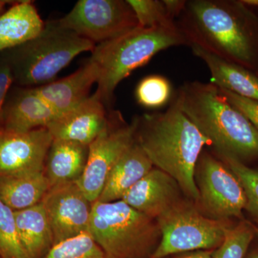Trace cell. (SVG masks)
I'll return each mask as SVG.
<instances>
[{
	"instance_id": "14",
	"label": "cell",
	"mask_w": 258,
	"mask_h": 258,
	"mask_svg": "<svg viewBox=\"0 0 258 258\" xmlns=\"http://www.w3.org/2000/svg\"><path fill=\"white\" fill-rule=\"evenodd\" d=\"M184 197L175 179L154 167L121 200L137 211L157 220Z\"/></svg>"
},
{
	"instance_id": "31",
	"label": "cell",
	"mask_w": 258,
	"mask_h": 258,
	"mask_svg": "<svg viewBox=\"0 0 258 258\" xmlns=\"http://www.w3.org/2000/svg\"><path fill=\"white\" fill-rule=\"evenodd\" d=\"M169 15L175 20L184 10L186 1L183 0H163Z\"/></svg>"
},
{
	"instance_id": "25",
	"label": "cell",
	"mask_w": 258,
	"mask_h": 258,
	"mask_svg": "<svg viewBox=\"0 0 258 258\" xmlns=\"http://www.w3.org/2000/svg\"><path fill=\"white\" fill-rule=\"evenodd\" d=\"M44 258H107L89 232L55 244Z\"/></svg>"
},
{
	"instance_id": "4",
	"label": "cell",
	"mask_w": 258,
	"mask_h": 258,
	"mask_svg": "<svg viewBox=\"0 0 258 258\" xmlns=\"http://www.w3.org/2000/svg\"><path fill=\"white\" fill-rule=\"evenodd\" d=\"M182 45L189 42L179 28L140 26L98 44L90 57L99 71L96 92L108 107L117 86L134 70L147 64L160 51Z\"/></svg>"
},
{
	"instance_id": "38",
	"label": "cell",
	"mask_w": 258,
	"mask_h": 258,
	"mask_svg": "<svg viewBox=\"0 0 258 258\" xmlns=\"http://www.w3.org/2000/svg\"><path fill=\"white\" fill-rule=\"evenodd\" d=\"M164 258H172V256H171V257H164Z\"/></svg>"
},
{
	"instance_id": "10",
	"label": "cell",
	"mask_w": 258,
	"mask_h": 258,
	"mask_svg": "<svg viewBox=\"0 0 258 258\" xmlns=\"http://www.w3.org/2000/svg\"><path fill=\"white\" fill-rule=\"evenodd\" d=\"M120 114L109 117L106 128L88 146L86 167L77 183L91 203L98 200L116 163L135 142L137 117L130 124L122 123Z\"/></svg>"
},
{
	"instance_id": "6",
	"label": "cell",
	"mask_w": 258,
	"mask_h": 258,
	"mask_svg": "<svg viewBox=\"0 0 258 258\" xmlns=\"http://www.w3.org/2000/svg\"><path fill=\"white\" fill-rule=\"evenodd\" d=\"M88 232L107 258H151L161 238L157 220L122 200L93 203Z\"/></svg>"
},
{
	"instance_id": "15",
	"label": "cell",
	"mask_w": 258,
	"mask_h": 258,
	"mask_svg": "<svg viewBox=\"0 0 258 258\" xmlns=\"http://www.w3.org/2000/svg\"><path fill=\"white\" fill-rule=\"evenodd\" d=\"M59 116L35 88H18L8 94L2 113L0 129L24 133L47 128Z\"/></svg>"
},
{
	"instance_id": "11",
	"label": "cell",
	"mask_w": 258,
	"mask_h": 258,
	"mask_svg": "<svg viewBox=\"0 0 258 258\" xmlns=\"http://www.w3.org/2000/svg\"><path fill=\"white\" fill-rule=\"evenodd\" d=\"M41 203L52 230L54 245L88 232L93 203L77 181L51 186Z\"/></svg>"
},
{
	"instance_id": "18",
	"label": "cell",
	"mask_w": 258,
	"mask_h": 258,
	"mask_svg": "<svg viewBox=\"0 0 258 258\" xmlns=\"http://www.w3.org/2000/svg\"><path fill=\"white\" fill-rule=\"evenodd\" d=\"M190 46L194 55L208 66L211 74L212 84L258 102V77L255 73L239 64L223 60L197 45Z\"/></svg>"
},
{
	"instance_id": "27",
	"label": "cell",
	"mask_w": 258,
	"mask_h": 258,
	"mask_svg": "<svg viewBox=\"0 0 258 258\" xmlns=\"http://www.w3.org/2000/svg\"><path fill=\"white\" fill-rule=\"evenodd\" d=\"M220 159L228 166L240 181L247 199L244 210L258 223V169L249 167L244 163L232 158Z\"/></svg>"
},
{
	"instance_id": "16",
	"label": "cell",
	"mask_w": 258,
	"mask_h": 258,
	"mask_svg": "<svg viewBox=\"0 0 258 258\" xmlns=\"http://www.w3.org/2000/svg\"><path fill=\"white\" fill-rule=\"evenodd\" d=\"M98 66L89 58L74 74L35 89L52 109L61 115L87 100L91 96V87L98 83Z\"/></svg>"
},
{
	"instance_id": "3",
	"label": "cell",
	"mask_w": 258,
	"mask_h": 258,
	"mask_svg": "<svg viewBox=\"0 0 258 258\" xmlns=\"http://www.w3.org/2000/svg\"><path fill=\"white\" fill-rule=\"evenodd\" d=\"M210 142L219 159L244 163L258 158V130L210 83H184L175 100Z\"/></svg>"
},
{
	"instance_id": "1",
	"label": "cell",
	"mask_w": 258,
	"mask_h": 258,
	"mask_svg": "<svg viewBox=\"0 0 258 258\" xmlns=\"http://www.w3.org/2000/svg\"><path fill=\"white\" fill-rule=\"evenodd\" d=\"M179 18L189 45L258 71V15L240 0L186 1Z\"/></svg>"
},
{
	"instance_id": "22",
	"label": "cell",
	"mask_w": 258,
	"mask_h": 258,
	"mask_svg": "<svg viewBox=\"0 0 258 258\" xmlns=\"http://www.w3.org/2000/svg\"><path fill=\"white\" fill-rule=\"evenodd\" d=\"M50 185L45 171L0 177V199L14 211L41 203Z\"/></svg>"
},
{
	"instance_id": "7",
	"label": "cell",
	"mask_w": 258,
	"mask_h": 258,
	"mask_svg": "<svg viewBox=\"0 0 258 258\" xmlns=\"http://www.w3.org/2000/svg\"><path fill=\"white\" fill-rule=\"evenodd\" d=\"M160 243L151 258L171 257L197 250H214L221 245L232 220L204 216L195 203L184 197L157 219Z\"/></svg>"
},
{
	"instance_id": "26",
	"label": "cell",
	"mask_w": 258,
	"mask_h": 258,
	"mask_svg": "<svg viewBox=\"0 0 258 258\" xmlns=\"http://www.w3.org/2000/svg\"><path fill=\"white\" fill-rule=\"evenodd\" d=\"M142 28H178L163 0H127Z\"/></svg>"
},
{
	"instance_id": "32",
	"label": "cell",
	"mask_w": 258,
	"mask_h": 258,
	"mask_svg": "<svg viewBox=\"0 0 258 258\" xmlns=\"http://www.w3.org/2000/svg\"><path fill=\"white\" fill-rule=\"evenodd\" d=\"M213 250H197L176 254L173 258H214L212 256Z\"/></svg>"
},
{
	"instance_id": "21",
	"label": "cell",
	"mask_w": 258,
	"mask_h": 258,
	"mask_svg": "<svg viewBox=\"0 0 258 258\" xmlns=\"http://www.w3.org/2000/svg\"><path fill=\"white\" fill-rule=\"evenodd\" d=\"M19 237L30 258H44L53 247L52 230L42 203L15 211Z\"/></svg>"
},
{
	"instance_id": "20",
	"label": "cell",
	"mask_w": 258,
	"mask_h": 258,
	"mask_svg": "<svg viewBox=\"0 0 258 258\" xmlns=\"http://www.w3.org/2000/svg\"><path fill=\"white\" fill-rule=\"evenodd\" d=\"M88 155V146L53 139L46 159L45 174L51 186L77 181L82 176Z\"/></svg>"
},
{
	"instance_id": "28",
	"label": "cell",
	"mask_w": 258,
	"mask_h": 258,
	"mask_svg": "<svg viewBox=\"0 0 258 258\" xmlns=\"http://www.w3.org/2000/svg\"><path fill=\"white\" fill-rule=\"evenodd\" d=\"M170 83L163 76H150L144 78L137 86L136 97L139 104L149 108L165 105L170 98Z\"/></svg>"
},
{
	"instance_id": "39",
	"label": "cell",
	"mask_w": 258,
	"mask_h": 258,
	"mask_svg": "<svg viewBox=\"0 0 258 258\" xmlns=\"http://www.w3.org/2000/svg\"><path fill=\"white\" fill-rule=\"evenodd\" d=\"M0 258H1V257H0Z\"/></svg>"
},
{
	"instance_id": "24",
	"label": "cell",
	"mask_w": 258,
	"mask_h": 258,
	"mask_svg": "<svg viewBox=\"0 0 258 258\" xmlns=\"http://www.w3.org/2000/svg\"><path fill=\"white\" fill-rule=\"evenodd\" d=\"M0 257L30 258L19 237L15 211L0 199Z\"/></svg>"
},
{
	"instance_id": "30",
	"label": "cell",
	"mask_w": 258,
	"mask_h": 258,
	"mask_svg": "<svg viewBox=\"0 0 258 258\" xmlns=\"http://www.w3.org/2000/svg\"><path fill=\"white\" fill-rule=\"evenodd\" d=\"M13 83L14 79L11 69L5 61L0 58V120L3 107Z\"/></svg>"
},
{
	"instance_id": "8",
	"label": "cell",
	"mask_w": 258,
	"mask_h": 258,
	"mask_svg": "<svg viewBox=\"0 0 258 258\" xmlns=\"http://www.w3.org/2000/svg\"><path fill=\"white\" fill-rule=\"evenodd\" d=\"M199 198L195 203L204 216L216 220H243L247 199L237 176L218 157L202 153L195 172Z\"/></svg>"
},
{
	"instance_id": "2",
	"label": "cell",
	"mask_w": 258,
	"mask_h": 258,
	"mask_svg": "<svg viewBox=\"0 0 258 258\" xmlns=\"http://www.w3.org/2000/svg\"><path fill=\"white\" fill-rule=\"evenodd\" d=\"M135 138L154 167L175 179L185 197L196 203L195 168L204 147L210 143L175 101L162 113L137 117Z\"/></svg>"
},
{
	"instance_id": "36",
	"label": "cell",
	"mask_w": 258,
	"mask_h": 258,
	"mask_svg": "<svg viewBox=\"0 0 258 258\" xmlns=\"http://www.w3.org/2000/svg\"><path fill=\"white\" fill-rule=\"evenodd\" d=\"M255 236L256 237L258 238V227L257 226H255Z\"/></svg>"
},
{
	"instance_id": "12",
	"label": "cell",
	"mask_w": 258,
	"mask_h": 258,
	"mask_svg": "<svg viewBox=\"0 0 258 258\" xmlns=\"http://www.w3.org/2000/svg\"><path fill=\"white\" fill-rule=\"evenodd\" d=\"M52 142L47 128L24 133L0 129V177L45 171Z\"/></svg>"
},
{
	"instance_id": "19",
	"label": "cell",
	"mask_w": 258,
	"mask_h": 258,
	"mask_svg": "<svg viewBox=\"0 0 258 258\" xmlns=\"http://www.w3.org/2000/svg\"><path fill=\"white\" fill-rule=\"evenodd\" d=\"M44 26L45 23L32 2H17L0 15V52L30 41Z\"/></svg>"
},
{
	"instance_id": "9",
	"label": "cell",
	"mask_w": 258,
	"mask_h": 258,
	"mask_svg": "<svg viewBox=\"0 0 258 258\" xmlns=\"http://www.w3.org/2000/svg\"><path fill=\"white\" fill-rule=\"evenodd\" d=\"M59 22L96 45L139 26L134 10L123 0H80Z\"/></svg>"
},
{
	"instance_id": "17",
	"label": "cell",
	"mask_w": 258,
	"mask_h": 258,
	"mask_svg": "<svg viewBox=\"0 0 258 258\" xmlns=\"http://www.w3.org/2000/svg\"><path fill=\"white\" fill-rule=\"evenodd\" d=\"M153 168L152 161L135 141L112 169L97 201L112 203L121 200Z\"/></svg>"
},
{
	"instance_id": "37",
	"label": "cell",
	"mask_w": 258,
	"mask_h": 258,
	"mask_svg": "<svg viewBox=\"0 0 258 258\" xmlns=\"http://www.w3.org/2000/svg\"><path fill=\"white\" fill-rule=\"evenodd\" d=\"M255 74H256V75H257V77H258V71H256V72H255Z\"/></svg>"
},
{
	"instance_id": "23",
	"label": "cell",
	"mask_w": 258,
	"mask_h": 258,
	"mask_svg": "<svg viewBox=\"0 0 258 258\" xmlns=\"http://www.w3.org/2000/svg\"><path fill=\"white\" fill-rule=\"evenodd\" d=\"M255 236V225L247 220H239L226 232L225 240L214 249V258H244Z\"/></svg>"
},
{
	"instance_id": "35",
	"label": "cell",
	"mask_w": 258,
	"mask_h": 258,
	"mask_svg": "<svg viewBox=\"0 0 258 258\" xmlns=\"http://www.w3.org/2000/svg\"><path fill=\"white\" fill-rule=\"evenodd\" d=\"M12 3L10 1H6V0H0V15H3L5 13L4 10L7 4Z\"/></svg>"
},
{
	"instance_id": "34",
	"label": "cell",
	"mask_w": 258,
	"mask_h": 258,
	"mask_svg": "<svg viewBox=\"0 0 258 258\" xmlns=\"http://www.w3.org/2000/svg\"><path fill=\"white\" fill-rule=\"evenodd\" d=\"M244 258H258V247L248 250Z\"/></svg>"
},
{
	"instance_id": "5",
	"label": "cell",
	"mask_w": 258,
	"mask_h": 258,
	"mask_svg": "<svg viewBox=\"0 0 258 258\" xmlns=\"http://www.w3.org/2000/svg\"><path fill=\"white\" fill-rule=\"evenodd\" d=\"M93 42L64 28L59 20L45 23L43 30L30 41L3 51L1 58L11 69L14 82L22 86L46 85L76 56L92 51Z\"/></svg>"
},
{
	"instance_id": "29",
	"label": "cell",
	"mask_w": 258,
	"mask_h": 258,
	"mask_svg": "<svg viewBox=\"0 0 258 258\" xmlns=\"http://www.w3.org/2000/svg\"><path fill=\"white\" fill-rule=\"evenodd\" d=\"M219 90L227 101L245 115L246 118L258 130V102L243 98L227 90L221 88H219Z\"/></svg>"
},
{
	"instance_id": "33",
	"label": "cell",
	"mask_w": 258,
	"mask_h": 258,
	"mask_svg": "<svg viewBox=\"0 0 258 258\" xmlns=\"http://www.w3.org/2000/svg\"><path fill=\"white\" fill-rule=\"evenodd\" d=\"M242 4L249 8H258V0H240Z\"/></svg>"
},
{
	"instance_id": "13",
	"label": "cell",
	"mask_w": 258,
	"mask_h": 258,
	"mask_svg": "<svg viewBox=\"0 0 258 258\" xmlns=\"http://www.w3.org/2000/svg\"><path fill=\"white\" fill-rule=\"evenodd\" d=\"M106 108L95 92L79 106L60 115L47 128L53 139L89 146L108 124Z\"/></svg>"
}]
</instances>
